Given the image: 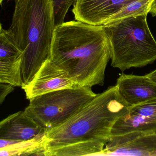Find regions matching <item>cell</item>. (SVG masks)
I'll use <instances>...</instances> for the list:
<instances>
[{
    "instance_id": "1",
    "label": "cell",
    "mask_w": 156,
    "mask_h": 156,
    "mask_svg": "<svg viewBox=\"0 0 156 156\" xmlns=\"http://www.w3.org/2000/svg\"><path fill=\"white\" fill-rule=\"evenodd\" d=\"M111 57L103 26L76 20L55 27L49 60L66 71L79 87L103 86Z\"/></svg>"
},
{
    "instance_id": "2",
    "label": "cell",
    "mask_w": 156,
    "mask_h": 156,
    "mask_svg": "<svg viewBox=\"0 0 156 156\" xmlns=\"http://www.w3.org/2000/svg\"><path fill=\"white\" fill-rule=\"evenodd\" d=\"M55 28L51 0H15L12 24L5 32L22 52V87L50 59Z\"/></svg>"
},
{
    "instance_id": "3",
    "label": "cell",
    "mask_w": 156,
    "mask_h": 156,
    "mask_svg": "<svg viewBox=\"0 0 156 156\" xmlns=\"http://www.w3.org/2000/svg\"><path fill=\"white\" fill-rule=\"evenodd\" d=\"M130 106L116 85L110 86L86 103L60 125L46 132V150L78 142H107L115 123Z\"/></svg>"
},
{
    "instance_id": "4",
    "label": "cell",
    "mask_w": 156,
    "mask_h": 156,
    "mask_svg": "<svg viewBox=\"0 0 156 156\" xmlns=\"http://www.w3.org/2000/svg\"><path fill=\"white\" fill-rule=\"evenodd\" d=\"M112 52V66L124 71L156 60V40L147 14L130 16L103 25Z\"/></svg>"
},
{
    "instance_id": "5",
    "label": "cell",
    "mask_w": 156,
    "mask_h": 156,
    "mask_svg": "<svg viewBox=\"0 0 156 156\" xmlns=\"http://www.w3.org/2000/svg\"><path fill=\"white\" fill-rule=\"evenodd\" d=\"M96 95L88 86L61 89L32 98L24 111L47 132L66 122Z\"/></svg>"
},
{
    "instance_id": "6",
    "label": "cell",
    "mask_w": 156,
    "mask_h": 156,
    "mask_svg": "<svg viewBox=\"0 0 156 156\" xmlns=\"http://www.w3.org/2000/svg\"><path fill=\"white\" fill-rule=\"evenodd\" d=\"M156 133V98L134 106L116 121L105 147L131 142Z\"/></svg>"
},
{
    "instance_id": "7",
    "label": "cell",
    "mask_w": 156,
    "mask_h": 156,
    "mask_svg": "<svg viewBox=\"0 0 156 156\" xmlns=\"http://www.w3.org/2000/svg\"><path fill=\"white\" fill-rule=\"evenodd\" d=\"M80 87L76 82L64 70L50 60L44 62L33 79L22 87L27 99L61 89Z\"/></svg>"
},
{
    "instance_id": "8",
    "label": "cell",
    "mask_w": 156,
    "mask_h": 156,
    "mask_svg": "<svg viewBox=\"0 0 156 156\" xmlns=\"http://www.w3.org/2000/svg\"><path fill=\"white\" fill-rule=\"evenodd\" d=\"M137 0H76L72 12L75 19L93 25H103L116 13Z\"/></svg>"
},
{
    "instance_id": "9",
    "label": "cell",
    "mask_w": 156,
    "mask_h": 156,
    "mask_svg": "<svg viewBox=\"0 0 156 156\" xmlns=\"http://www.w3.org/2000/svg\"><path fill=\"white\" fill-rule=\"evenodd\" d=\"M46 131L26 114L20 111L0 122V139L27 141L45 136Z\"/></svg>"
},
{
    "instance_id": "10",
    "label": "cell",
    "mask_w": 156,
    "mask_h": 156,
    "mask_svg": "<svg viewBox=\"0 0 156 156\" xmlns=\"http://www.w3.org/2000/svg\"><path fill=\"white\" fill-rule=\"evenodd\" d=\"M116 86L130 106H134L156 98V83L146 76L121 74Z\"/></svg>"
},
{
    "instance_id": "11",
    "label": "cell",
    "mask_w": 156,
    "mask_h": 156,
    "mask_svg": "<svg viewBox=\"0 0 156 156\" xmlns=\"http://www.w3.org/2000/svg\"><path fill=\"white\" fill-rule=\"evenodd\" d=\"M99 155L156 156V133L118 145L105 147Z\"/></svg>"
},
{
    "instance_id": "12",
    "label": "cell",
    "mask_w": 156,
    "mask_h": 156,
    "mask_svg": "<svg viewBox=\"0 0 156 156\" xmlns=\"http://www.w3.org/2000/svg\"><path fill=\"white\" fill-rule=\"evenodd\" d=\"M107 142L101 140L78 142L46 150V156L99 155Z\"/></svg>"
},
{
    "instance_id": "13",
    "label": "cell",
    "mask_w": 156,
    "mask_h": 156,
    "mask_svg": "<svg viewBox=\"0 0 156 156\" xmlns=\"http://www.w3.org/2000/svg\"><path fill=\"white\" fill-rule=\"evenodd\" d=\"M46 135L17 142L0 149V156H46Z\"/></svg>"
},
{
    "instance_id": "14",
    "label": "cell",
    "mask_w": 156,
    "mask_h": 156,
    "mask_svg": "<svg viewBox=\"0 0 156 156\" xmlns=\"http://www.w3.org/2000/svg\"><path fill=\"white\" fill-rule=\"evenodd\" d=\"M20 64L21 58L14 61L0 60V82L22 88L23 83Z\"/></svg>"
},
{
    "instance_id": "15",
    "label": "cell",
    "mask_w": 156,
    "mask_h": 156,
    "mask_svg": "<svg viewBox=\"0 0 156 156\" xmlns=\"http://www.w3.org/2000/svg\"><path fill=\"white\" fill-rule=\"evenodd\" d=\"M152 1L153 0H137L133 2L112 16L105 24L130 16L147 15Z\"/></svg>"
},
{
    "instance_id": "16",
    "label": "cell",
    "mask_w": 156,
    "mask_h": 156,
    "mask_svg": "<svg viewBox=\"0 0 156 156\" xmlns=\"http://www.w3.org/2000/svg\"><path fill=\"white\" fill-rule=\"evenodd\" d=\"M22 52L6 34L5 30L0 34V60L16 61L21 58Z\"/></svg>"
},
{
    "instance_id": "17",
    "label": "cell",
    "mask_w": 156,
    "mask_h": 156,
    "mask_svg": "<svg viewBox=\"0 0 156 156\" xmlns=\"http://www.w3.org/2000/svg\"><path fill=\"white\" fill-rule=\"evenodd\" d=\"M76 0H51L55 27L64 23L69 8Z\"/></svg>"
},
{
    "instance_id": "18",
    "label": "cell",
    "mask_w": 156,
    "mask_h": 156,
    "mask_svg": "<svg viewBox=\"0 0 156 156\" xmlns=\"http://www.w3.org/2000/svg\"><path fill=\"white\" fill-rule=\"evenodd\" d=\"M15 87L11 84L0 82V105L3 103L7 95L14 90Z\"/></svg>"
},
{
    "instance_id": "19",
    "label": "cell",
    "mask_w": 156,
    "mask_h": 156,
    "mask_svg": "<svg viewBox=\"0 0 156 156\" xmlns=\"http://www.w3.org/2000/svg\"><path fill=\"white\" fill-rule=\"evenodd\" d=\"M19 142L18 141H13V140H5V139H0V149L9 146L16 143Z\"/></svg>"
},
{
    "instance_id": "20",
    "label": "cell",
    "mask_w": 156,
    "mask_h": 156,
    "mask_svg": "<svg viewBox=\"0 0 156 156\" xmlns=\"http://www.w3.org/2000/svg\"><path fill=\"white\" fill-rule=\"evenodd\" d=\"M149 13L153 16H156V0H153L150 5Z\"/></svg>"
},
{
    "instance_id": "21",
    "label": "cell",
    "mask_w": 156,
    "mask_h": 156,
    "mask_svg": "<svg viewBox=\"0 0 156 156\" xmlns=\"http://www.w3.org/2000/svg\"><path fill=\"white\" fill-rule=\"evenodd\" d=\"M146 76L156 83V69L147 74Z\"/></svg>"
},
{
    "instance_id": "22",
    "label": "cell",
    "mask_w": 156,
    "mask_h": 156,
    "mask_svg": "<svg viewBox=\"0 0 156 156\" xmlns=\"http://www.w3.org/2000/svg\"><path fill=\"white\" fill-rule=\"evenodd\" d=\"M4 29H3L2 27V24H1V22H0V34L2 33V32L3 31Z\"/></svg>"
},
{
    "instance_id": "23",
    "label": "cell",
    "mask_w": 156,
    "mask_h": 156,
    "mask_svg": "<svg viewBox=\"0 0 156 156\" xmlns=\"http://www.w3.org/2000/svg\"><path fill=\"white\" fill-rule=\"evenodd\" d=\"M4 1V0H0V5H2V3ZM15 1V0H14Z\"/></svg>"
}]
</instances>
